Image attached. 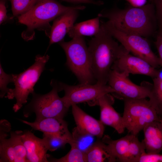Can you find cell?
<instances>
[{
    "label": "cell",
    "instance_id": "6da1fadb",
    "mask_svg": "<svg viewBox=\"0 0 162 162\" xmlns=\"http://www.w3.org/2000/svg\"><path fill=\"white\" fill-rule=\"evenodd\" d=\"M98 16L107 18L115 28L126 33L147 37L154 30L156 16L154 6L151 4L124 9H114L102 12Z\"/></svg>",
    "mask_w": 162,
    "mask_h": 162
},
{
    "label": "cell",
    "instance_id": "7a4b0ae2",
    "mask_svg": "<svg viewBox=\"0 0 162 162\" xmlns=\"http://www.w3.org/2000/svg\"><path fill=\"white\" fill-rule=\"evenodd\" d=\"M100 23L98 33L89 42L88 46L96 83L106 85L112 67L123 48Z\"/></svg>",
    "mask_w": 162,
    "mask_h": 162
},
{
    "label": "cell",
    "instance_id": "3957f363",
    "mask_svg": "<svg viewBox=\"0 0 162 162\" xmlns=\"http://www.w3.org/2000/svg\"><path fill=\"white\" fill-rule=\"evenodd\" d=\"M64 51L66 64L80 84H93L96 81L92 69L91 55L83 37H76L70 41L58 43Z\"/></svg>",
    "mask_w": 162,
    "mask_h": 162
},
{
    "label": "cell",
    "instance_id": "277c9868",
    "mask_svg": "<svg viewBox=\"0 0 162 162\" xmlns=\"http://www.w3.org/2000/svg\"><path fill=\"white\" fill-rule=\"evenodd\" d=\"M86 7L82 5L66 6L56 0H39L29 10L18 17V22L27 26L25 36H33L34 30L47 25L52 20L71 9L79 8L81 10Z\"/></svg>",
    "mask_w": 162,
    "mask_h": 162
},
{
    "label": "cell",
    "instance_id": "5b68a950",
    "mask_svg": "<svg viewBox=\"0 0 162 162\" xmlns=\"http://www.w3.org/2000/svg\"><path fill=\"white\" fill-rule=\"evenodd\" d=\"M50 85L52 89L47 94H41L34 91L32 94V96L30 102L23 109L25 117H28L34 113L35 120L51 117L63 118L69 108L62 98L58 95V92L60 91L58 82L52 80Z\"/></svg>",
    "mask_w": 162,
    "mask_h": 162
},
{
    "label": "cell",
    "instance_id": "8992f818",
    "mask_svg": "<svg viewBox=\"0 0 162 162\" xmlns=\"http://www.w3.org/2000/svg\"><path fill=\"white\" fill-rule=\"evenodd\" d=\"M49 58L47 55H38L32 65L19 74H13L15 88L12 89L9 99L14 98L16 99V102L13 107L15 112H17L27 103L28 95L34 91V87L45 69L46 64Z\"/></svg>",
    "mask_w": 162,
    "mask_h": 162
},
{
    "label": "cell",
    "instance_id": "52a82bcc",
    "mask_svg": "<svg viewBox=\"0 0 162 162\" xmlns=\"http://www.w3.org/2000/svg\"><path fill=\"white\" fill-rule=\"evenodd\" d=\"M123 100V124L130 134L137 136L147 124L160 119L149 100L146 98Z\"/></svg>",
    "mask_w": 162,
    "mask_h": 162
},
{
    "label": "cell",
    "instance_id": "ba28073f",
    "mask_svg": "<svg viewBox=\"0 0 162 162\" xmlns=\"http://www.w3.org/2000/svg\"><path fill=\"white\" fill-rule=\"evenodd\" d=\"M103 22L108 32L128 52L143 59L155 68L160 66L158 57L153 52L150 44L143 37L121 32L108 21Z\"/></svg>",
    "mask_w": 162,
    "mask_h": 162
},
{
    "label": "cell",
    "instance_id": "9c48e42d",
    "mask_svg": "<svg viewBox=\"0 0 162 162\" xmlns=\"http://www.w3.org/2000/svg\"><path fill=\"white\" fill-rule=\"evenodd\" d=\"M58 85L60 91H64V95L62 98L69 108L72 105L85 102L92 105L102 96L107 94H113L115 92L114 90L108 85L97 83L70 85L58 82Z\"/></svg>",
    "mask_w": 162,
    "mask_h": 162
},
{
    "label": "cell",
    "instance_id": "30bf717a",
    "mask_svg": "<svg viewBox=\"0 0 162 162\" xmlns=\"http://www.w3.org/2000/svg\"><path fill=\"white\" fill-rule=\"evenodd\" d=\"M129 74L112 69L108 82L114 91L116 97L124 99H141L148 98L152 84L143 81L140 85L133 83L129 79Z\"/></svg>",
    "mask_w": 162,
    "mask_h": 162
},
{
    "label": "cell",
    "instance_id": "8fae6325",
    "mask_svg": "<svg viewBox=\"0 0 162 162\" xmlns=\"http://www.w3.org/2000/svg\"><path fill=\"white\" fill-rule=\"evenodd\" d=\"M102 141L116 160L121 162H138L141 155L146 152L144 145L136 136L129 134L116 140L105 135Z\"/></svg>",
    "mask_w": 162,
    "mask_h": 162
},
{
    "label": "cell",
    "instance_id": "7c38bea8",
    "mask_svg": "<svg viewBox=\"0 0 162 162\" xmlns=\"http://www.w3.org/2000/svg\"><path fill=\"white\" fill-rule=\"evenodd\" d=\"M112 69L129 74L147 76L152 79L158 76L159 70L143 59L130 53L124 47Z\"/></svg>",
    "mask_w": 162,
    "mask_h": 162
},
{
    "label": "cell",
    "instance_id": "4fadbf2b",
    "mask_svg": "<svg viewBox=\"0 0 162 162\" xmlns=\"http://www.w3.org/2000/svg\"><path fill=\"white\" fill-rule=\"evenodd\" d=\"M113 98L110 94H106L98 99L92 105H98L100 109V121L104 125L114 128L121 134L124 131L122 117L112 106Z\"/></svg>",
    "mask_w": 162,
    "mask_h": 162
},
{
    "label": "cell",
    "instance_id": "5bb4252c",
    "mask_svg": "<svg viewBox=\"0 0 162 162\" xmlns=\"http://www.w3.org/2000/svg\"><path fill=\"white\" fill-rule=\"evenodd\" d=\"M22 122L34 130L58 136L73 141L72 134L69 130L67 123L63 118L57 117L46 118L31 122L24 120Z\"/></svg>",
    "mask_w": 162,
    "mask_h": 162
},
{
    "label": "cell",
    "instance_id": "9a60e30c",
    "mask_svg": "<svg viewBox=\"0 0 162 162\" xmlns=\"http://www.w3.org/2000/svg\"><path fill=\"white\" fill-rule=\"evenodd\" d=\"M80 10H81L79 8L70 10L54 19L50 32L48 47L53 44L64 40L65 35L74 26Z\"/></svg>",
    "mask_w": 162,
    "mask_h": 162
},
{
    "label": "cell",
    "instance_id": "2e32d148",
    "mask_svg": "<svg viewBox=\"0 0 162 162\" xmlns=\"http://www.w3.org/2000/svg\"><path fill=\"white\" fill-rule=\"evenodd\" d=\"M22 140L27 153L28 162H49L48 151L43 138H39L29 130L23 132Z\"/></svg>",
    "mask_w": 162,
    "mask_h": 162
},
{
    "label": "cell",
    "instance_id": "e0dca14e",
    "mask_svg": "<svg viewBox=\"0 0 162 162\" xmlns=\"http://www.w3.org/2000/svg\"><path fill=\"white\" fill-rule=\"evenodd\" d=\"M71 106L76 127L82 131L94 137L99 139L102 138L104 126L100 121L88 114L76 104Z\"/></svg>",
    "mask_w": 162,
    "mask_h": 162
},
{
    "label": "cell",
    "instance_id": "ac0fdd59",
    "mask_svg": "<svg viewBox=\"0 0 162 162\" xmlns=\"http://www.w3.org/2000/svg\"><path fill=\"white\" fill-rule=\"evenodd\" d=\"M143 130L144 139L142 142L146 152L159 153L162 150V127L160 121L148 124Z\"/></svg>",
    "mask_w": 162,
    "mask_h": 162
},
{
    "label": "cell",
    "instance_id": "d6986e66",
    "mask_svg": "<svg viewBox=\"0 0 162 162\" xmlns=\"http://www.w3.org/2000/svg\"><path fill=\"white\" fill-rule=\"evenodd\" d=\"M87 162H113L116 161L102 140L94 142L85 152Z\"/></svg>",
    "mask_w": 162,
    "mask_h": 162
},
{
    "label": "cell",
    "instance_id": "ffe728a7",
    "mask_svg": "<svg viewBox=\"0 0 162 162\" xmlns=\"http://www.w3.org/2000/svg\"><path fill=\"white\" fill-rule=\"evenodd\" d=\"M100 17L98 16L74 25L68 34L70 38L94 36L99 32L100 26Z\"/></svg>",
    "mask_w": 162,
    "mask_h": 162
},
{
    "label": "cell",
    "instance_id": "44dd1931",
    "mask_svg": "<svg viewBox=\"0 0 162 162\" xmlns=\"http://www.w3.org/2000/svg\"><path fill=\"white\" fill-rule=\"evenodd\" d=\"M152 79L153 83L149 100L161 119L162 118V78L157 76Z\"/></svg>",
    "mask_w": 162,
    "mask_h": 162
},
{
    "label": "cell",
    "instance_id": "7402d4cb",
    "mask_svg": "<svg viewBox=\"0 0 162 162\" xmlns=\"http://www.w3.org/2000/svg\"><path fill=\"white\" fill-rule=\"evenodd\" d=\"M8 135H0V162H17L15 152Z\"/></svg>",
    "mask_w": 162,
    "mask_h": 162
},
{
    "label": "cell",
    "instance_id": "603a6c76",
    "mask_svg": "<svg viewBox=\"0 0 162 162\" xmlns=\"http://www.w3.org/2000/svg\"><path fill=\"white\" fill-rule=\"evenodd\" d=\"M72 135V142L85 153L94 142V136L82 131L76 127L73 130Z\"/></svg>",
    "mask_w": 162,
    "mask_h": 162
},
{
    "label": "cell",
    "instance_id": "cb8c5ba5",
    "mask_svg": "<svg viewBox=\"0 0 162 162\" xmlns=\"http://www.w3.org/2000/svg\"><path fill=\"white\" fill-rule=\"evenodd\" d=\"M23 133L19 130L10 132V138L15 152L17 162H28L26 151L22 138Z\"/></svg>",
    "mask_w": 162,
    "mask_h": 162
},
{
    "label": "cell",
    "instance_id": "d4e9b609",
    "mask_svg": "<svg viewBox=\"0 0 162 162\" xmlns=\"http://www.w3.org/2000/svg\"><path fill=\"white\" fill-rule=\"evenodd\" d=\"M71 148L65 156L60 158H50L49 162H87L85 152L80 150L73 143L70 144Z\"/></svg>",
    "mask_w": 162,
    "mask_h": 162
},
{
    "label": "cell",
    "instance_id": "484cf974",
    "mask_svg": "<svg viewBox=\"0 0 162 162\" xmlns=\"http://www.w3.org/2000/svg\"><path fill=\"white\" fill-rule=\"evenodd\" d=\"M43 140L48 151L53 152L71 142L69 140L57 135L43 133Z\"/></svg>",
    "mask_w": 162,
    "mask_h": 162
},
{
    "label": "cell",
    "instance_id": "4316f807",
    "mask_svg": "<svg viewBox=\"0 0 162 162\" xmlns=\"http://www.w3.org/2000/svg\"><path fill=\"white\" fill-rule=\"evenodd\" d=\"M14 17L19 16L31 9L39 0H9Z\"/></svg>",
    "mask_w": 162,
    "mask_h": 162
},
{
    "label": "cell",
    "instance_id": "83f0119b",
    "mask_svg": "<svg viewBox=\"0 0 162 162\" xmlns=\"http://www.w3.org/2000/svg\"><path fill=\"white\" fill-rule=\"evenodd\" d=\"M13 82V74H8L4 71L2 65L0 64V96L3 98L7 94L5 97L8 98L12 91V89L7 87L8 85Z\"/></svg>",
    "mask_w": 162,
    "mask_h": 162
},
{
    "label": "cell",
    "instance_id": "f1b7e54d",
    "mask_svg": "<svg viewBox=\"0 0 162 162\" xmlns=\"http://www.w3.org/2000/svg\"><path fill=\"white\" fill-rule=\"evenodd\" d=\"M138 162H162V154L145 152L140 156Z\"/></svg>",
    "mask_w": 162,
    "mask_h": 162
},
{
    "label": "cell",
    "instance_id": "f546056e",
    "mask_svg": "<svg viewBox=\"0 0 162 162\" xmlns=\"http://www.w3.org/2000/svg\"><path fill=\"white\" fill-rule=\"evenodd\" d=\"M155 45L158 54L160 66L162 67V29L160 28L157 35Z\"/></svg>",
    "mask_w": 162,
    "mask_h": 162
},
{
    "label": "cell",
    "instance_id": "4dcf8cb0",
    "mask_svg": "<svg viewBox=\"0 0 162 162\" xmlns=\"http://www.w3.org/2000/svg\"><path fill=\"white\" fill-rule=\"evenodd\" d=\"M6 0H0V24H1L8 19L5 5Z\"/></svg>",
    "mask_w": 162,
    "mask_h": 162
},
{
    "label": "cell",
    "instance_id": "1f68e13d",
    "mask_svg": "<svg viewBox=\"0 0 162 162\" xmlns=\"http://www.w3.org/2000/svg\"><path fill=\"white\" fill-rule=\"evenodd\" d=\"M156 8L157 17L160 28L162 29V0H155Z\"/></svg>",
    "mask_w": 162,
    "mask_h": 162
},
{
    "label": "cell",
    "instance_id": "d6a6232c",
    "mask_svg": "<svg viewBox=\"0 0 162 162\" xmlns=\"http://www.w3.org/2000/svg\"><path fill=\"white\" fill-rule=\"evenodd\" d=\"M65 1L74 3H85L92 4L100 5L102 4L103 2L100 1L94 0H62Z\"/></svg>",
    "mask_w": 162,
    "mask_h": 162
},
{
    "label": "cell",
    "instance_id": "836d02e7",
    "mask_svg": "<svg viewBox=\"0 0 162 162\" xmlns=\"http://www.w3.org/2000/svg\"><path fill=\"white\" fill-rule=\"evenodd\" d=\"M134 7H138L145 5L146 0H126Z\"/></svg>",
    "mask_w": 162,
    "mask_h": 162
},
{
    "label": "cell",
    "instance_id": "e575fe53",
    "mask_svg": "<svg viewBox=\"0 0 162 162\" xmlns=\"http://www.w3.org/2000/svg\"><path fill=\"white\" fill-rule=\"evenodd\" d=\"M160 123L162 127V118L160 119Z\"/></svg>",
    "mask_w": 162,
    "mask_h": 162
}]
</instances>
